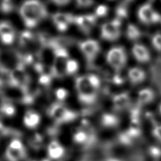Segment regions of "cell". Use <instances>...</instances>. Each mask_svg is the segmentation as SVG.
Listing matches in <instances>:
<instances>
[{
    "mask_svg": "<svg viewBox=\"0 0 161 161\" xmlns=\"http://www.w3.org/2000/svg\"><path fill=\"white\" fill-rule=\"evenodd\" d=\"M93 1H76L77 5L79 6H81V7H87V6H91V4L93 3Z\"/></svg>",
    "mask_w": 161,
    "mask_h": 161,
    "instance_id": "d590c367",
    "label": "cell"
},
{
    "mask_svg": "<svg viewBox=\"0 0 161 161\" xmlns=\"http://www.w3.org/2000/svg\"><path fill=\"white\" fill-rule=\"evenodd\" d=\"M79 68V64L75 60L69 59L66 65V74L72 75L75 74Z\"/></svg>",
    "mask_w": 161,
    "mask_h": 161,
    "instance_id": "4316f807",
    "label": "cell"
},
{
    "mask_svg": "<svg viewBox=\"0 0 161 161\" xmlns=\"http://www.w3.org/2000/svg\"><path fill=\"white\" fill-rule=\"evenodd\" d=\"M1 111L5 116H12L15 113V108L11 104L4 102L1 104Z\"/></svg>",
    "mask_w": 161,
    "mask_h": 161,
    "instance_id": "484cf974",
    "label": "cell"
},
{
    "mask_svg": "<svg viewBox=\"0 0 161 161\" xmlns=\"http://www.w3.org/2000/svg\"><path fill=\"white\" fill-rule=\"evenodd\" d=\"M116 13L118 16V19H119V20L123 18L127 17V15H128L127 9L125 6H119L117 8Z\"/></svg>",
    "mask_w": 161,
    "mask_h": 161,
    "instance_id": "d6a6232c",
    "label": "cell"
},
{
    "mask_svg": "<svg viewBox=\"0 0 161 161\" xmlns=\"http://www.w3.org/2000/svg\"><path fill=\"white\" fill-rule=\"evenodd\" d=\"M19 40L21 46L26 47L33 42L34 36L30 31H24L20 34Z\"/></svg>",
    "mask_w": 161,
    "mask_h": 161,
    "instance_id": "7402d4cb",
    "label": "cell"
},
{
    "mask_svg": "<svg viewBox=\"0 0 161 161\" xmlns=\"http://www.w3.org/2000/svg\"><path fill=\"white\" fill-rule=\"evenodd\" d=\"M157 110V113L159 114V116H161V101L158 104Z\"/></svg>",
    "mask_w": 161,
    "mask_h": 161,
    "instance_id": "f35d334b",
    "label": "cell"
},
{
    "mask_svg": "<svg viewBox=\"0 0 161 161\" xmlns=\"http://www.w3.org/2000/svg\"><path fill=\"white\" fill-rule=\"evenodd\" d=\"M151 44L153 49L161 53V33L157 32L154 33L151 38Z\"/></svg>",
    "mask_w": 161,
    "mask_h": 161,
    "instance_id": "d4e9b609",
    "label": "cell"
},
{
    "mask_svg": "<svg viewBox=\"0 0 161 161\" xmlns=\"http://www.w3.org/2000/svg\"><path fill=\"white\" fill-rule=\"evenodd\" d=\"M19 13L25 25L28 28L35 27L47 15L46 8L38 1L24 2L21 6Z\"/></svg>",
    "mask_w": 161,
    "mask_h": 161,
    "instance_id": "6da1fadb",
    "label": "cell"
},
{
    "mask_svg": "<svg viewBox=\"0 0 161 161\" xmlns=\"http://www.w3.org/2000/svg\"><path fill=\"white\" fill-rule=\"evenodd\" d=\"M48 154L52 159H58L65 153L64 148L56 140L52 141L47 147Z\"/></svg>",
    "mask_w": 161,
    "mask_h": 161,
    "instance_id": "e0dca14e",
    "label": "cell"
},
{
    "mask_svg": "<svg viewBox=\"0 0 161 161\" xmlns=\"http://www.w3.org/2000/svg\"><path fill=\"white\" fill-rule=\"evenodd\" d=\"M28 80V76L25 72L23 63L21 62H18L16 67L10 72L9 86L21 89L25 94L27 92Z\"/></svg>",
    "mask_w": 161,
    "mask_h": 161,
    "instance_id": "5b68a950",
    "label": "cell"
},
{
    "mask_svg": "<svg viewBox=\"0 0 161 161\" xmlns=\"http://www.w3.org/2000/svg\"><path fill=\"white\" fill-rule=\"evenodd\" d=\"M27 156L25 148H17L8 145L5 152V157L8 161H20Z\"/></svg>",
    "mask_w": 161,
    "mask_h": 161,
    "instance_id": "9a60e30c",
    "label": "cell"
},
{
    "mask_svg": "<svg viewBox=\"0 0 161 161\" xmlns=\"http://www.w3.org/2000/svg\"><path fill=\"white\" fill-rule=\"evenodd\" d=\"M151 135L158 143L161 144V122L153 121L151 126Z\"/></svg>",
    "mask_w": 161,
    "mask_h": 161,
    "instance_id": "44dd1931",
    "label": "cell"
},
{
    "mask_svg": "<svg viewBox=\"0 0 161 161\" xmlns=\"http://www.w3.org/2000/svg\"><path fill=\"white\" fill-rule=\"evenodd\" d=\"M157 96L156 91L151 87L141 89L137 94V103L139 106H147L152 104Z\"/></svg>",
    "mask_w": 161,
    "mask_h": 161,
    "instance_id": "8fae6325",
    "label": "cell"
},
{
    "mask_svg": "<svg viewBox=\"0 0 161 161\" xmlns=\"http://www.w3.org/2000/svg\"><path fill=\"white\" fill-rule=\"evenodd\" d=\"M0 34L1 36L8 34H14V31L10 24L6 21H2L0 25Z\"/></svg>",
    "mask_w": 161,
    "mask_h": 161,
    "instance_id": "83f0119b",
    "label": "cell"
},
{
    "mask_svg": "<svg viewBox=\"0 0 161 161\" xmlns=\"http://www.w3.org/2000/svg\"><path fill=\"white\" fill-rule=\"evenodd\" d=\"M31 161H50V160H48V159H45V158H44V159L40 160H31Z\"/></svg>",
    "mask_w": 161,
    "mask_h": 161,
    "instance_id": "ab89813d",
    "label": "cell"
},
{
    "mask_svg": "<svg viewBox=\"0 0 161 161\" xmlns=\"http://www.w3.org/2000/svg\"><path fill=\"white\" fill-rule=\"evenodd\" d=\"M96 22V15L86 14L75 17L74 23L85 33H88Z\"/></svg>",
    "mask_w": 161,
    "mask_h": 161,
    "instance_id": "4fadbf2b",
    "label": "cell"
},
{
    "mask_svg": "<svg viewBox=\"0 0 161 161\" xmlns=\"http://www.w3.org/2000/svg\"><path fill=\"white\" fill-rule=\"evenodd\" d=\"M1 40L3 43L6 45L11 44L14 40V34H8L1 35Z\"/></svg>",
    "mask_w": 161,
    "mask_h": 161,
    "instance_id": "836d02e7",
    "label": "cell"
},
{
    "mask_svg": "<svg viewBox=\"0 0 161 161\" xmlns=\"http://www.w3.org/2000/svg\"><path fill=\"white\" fill-rule=\"evenodd\" d=\"M160 26H161V21H160Z\"/></svg>",
    "mask_w": 161,
    "mask_h": 161,
    "instance_id": "60d3db41",
    "label": "cell"
},
{
    "mask_svg": "<svg viewBox=\"0 0 161 161\" xmlns=\"http://www.w3.org/2000/svg\"><path fill=\"white\" fill-rule=\"evenodd\" d=\"M75 17L70 13H57L53 14L52 20L57 28L60 31H64L67 29L70 23L75 21Z\"/></svg>",
    "mask_w": 161,
    "mask_h": 161,
    "instance_id": "7c38bea8",
    "label": "cell"
},
{
    "mask_svg": "<svg viewBox=\"0 0 161 161\" xmlns=\"http://www.w3.org/2000/svg\"><path fill=\"white\" fill-rule=\"evenodd\" d=\"M120 25L121 20L118 18L104 23L101 26V37L108 41L117 40L120 35Z\"/></svg>",
    "mask_w": 161,
    "mask_h": 161,
    "instance_id": "ba28073f",
    "label": "cell"
},
{
    "mask_svg": "<svg viewBox=\"0 0 161 161\" xmlns=\"http://www.w3.org/2000/svg\"><path fill=\"white\" fill-rule=\"evenodd\" d=\"M50 81H51V75L50 74H47L45 73L40 74L38 79V82L41 85L48 86L50 84Z\"/></svg>",
    "mask_w": 161,
    "mask_h": 161,
    "instance_id": "f546056e",
    "label": "cell"
},
{
    "mask_svg": "<svg viewBox=\"0 0 161 161\" xmlns=\"http://www.w3.org/2000/svg\"><path fill=\"white\" fill-rule=\"evenodd\" d=\"M80 50L89 62L92 61L99 52V43L92 39L82 42L79 45Z\"/></svg>",
    "mask_w": 161,
    "mask_h": 161,
    "instance_id": "9c48e42d",
    "label": "cell"
},
{
    "mask_svg": "<svg viewBox=\"0 0 161 161\" xmlns=\"http://www.w3.org/2000/svg\"><path fill=\"white\" fill-rule=\"evenodd\" d=\"M101 161H125V160L123 158L116 157L113 155H109V156H106Z\"/></svg>",
    "mask_w": 161,
    "mask_h": 161,
    "instance_id": "8d00e7d4",
    "label": "cell"
},
{
    "mask_svg": "<svg viewBox=\"0 0 161 161\" xmlns=\"http://www.w3.org/2000/svg\"><path fill=\"white\" fill-rule=\"evenodd\" d=\"M50 116L57 123H67L74 120L78 116L77 113L70 110L60 104H53L49 110Z\"/></svg>",
    "mask_w": 161,
    "mask_h": 161,
    "instance_id": "8992f818",
    "label": "cell"
},
{
    "mask_svg": "<svg viewBox=\"0 0 161 161\" xmlns=\"http://www.w3.org/2000/svg\"><path fill=\"white\" fill-rule=\"evenodd\" d=\"M137 16L139 20L145 25H160L161 21V13L148 2L145 3L139 7Z\"/></svg>",
    "mask_w": 161,
    "mask_h": 161,
    "instance_id": "277c9868",
    "label": "cell"
},
{
    "mask_svg": "<svg viewBox=\"0 0 161 161\" xmlns=\"http://www.w3.org/2000/svg\"><path fill=\"white\" fill-rule=\"evenodd\" d=\"M128 77L130 81L135 85H138L145 82L147 77L146 71L138 67H134L129 69Z\"/></svg>",
    "mask_w": 161,
    "mask_h": 161,
    "instance_id": "5bb4252c",
    "label": "cell"
},
{
    "mask_svg": "<svg viewBox=\"0 0 161 161\" xmlns=\"http://www.w3.org/2000/svg\"><path fill=\"white\" fill-rule=\"evenodd\" d=\"M148 153L152 158L158 161L161 158V146L158 145H150L148 147Z\"/></svg>",
    "mask_w": 161,
    "mask_h": 161,
    "instance_id": "cb8c5ba5",
    "label": "cell"
},
{
    "mask_svg": "<svg viewBox=\"0 0 161 161\" xmlns=\"http://www.w3.org/2000/svg\"><path fill=\"white\" fill-rule=\"evenodd\" d=\"M28 143H29V145L33 149L36 150H39L42 147L43 138L40 135L36 133L33 136L32 138H31L28 140Z\"/></svg>",
    "mask_w": 161,
    "mask_h": 161,
    "instance_id": "603a6c76",
    "label": "cell"
},
{
    "mask_svg": "<svg viewBox=\"0 0 161 161\" xmlns=\"http://www.w3.org/2000/svg\"><path fill=\"white\" fill-rule=\"evenodd\" d=\"M75 88L79 101L84 104L94 103L97 97V89L91 83L88 75L77 77Z\"/></svg>",
    "mask_w": 161,
    "mask_h": 161,
    "instance_id": "7a4b0ae2",
    "label": "cell"
},
{
    "mask_svg": "<svg viewBox=\"0 0 161 161\" xmlns=\"http://www.w3.org/2000/svg\"><path fill=\"white\" fill-rule=\"evenodd\" d=\"M39 114L32 110H29L26 112L23 117V123L25 125L29 128H35L40 122Z\"/></svg>",
    "mask_w": 161,
    "mask_h": 161,
    "instance_id": "ac0fdd59",
    "label": "cell"
},
{
    "mask_svg": "<svg viewBox=\"0 0 161 161\" xmlns=\"http://www.w3.org/2000/svg\"><path fill=\"white\" fill-rule=\"evenodd\" d=\"M108 11V8L104 4H100L99 5L95 11V15L97 16H105Z\"/></svg>",
    "mask_w": 161,
    "mask_h": 161,
    "instance_id": "4dcf8cb0",
    "label": "cell"
},
{
    "mask_svg": "<svg viewBox=\"0 0 161 161\" xmlns=\"http://www.w3.org/2000/svg\"><path fill=\"white\" fill-rule=\"evenodd\" d=\"M130 104V98L128 92H122L113 97V108L116 111H121L127 108Z\"/></svg>",
    "mask_w": 161,
    "mask_h": 161,
    "instance_id": "2e32d148",
    "label": "cell"
},
{
    "mask_svg": "<svg viewBox=\"0 0 161 161\" xmlns=\"http://www.w3.org/2000/svg\"><path fill=\"white\" fill-rule=\"evenodd\" d=\"M108 63L116 70H119L125 65L127 60L126 52L122 47H115L111 48L107 53Z\"/></svg>",
    "mask_w": 161,
    "mask_h": 161,
    "instance_id": "52a82bcc",
    "label": "cell"
},
{
    "mask_svg": "<svg viewBox=\"0 0 161 161\" xmlns=\"http://www.w3.org/2000/svg\"><path fill=\"white\" fill-rule=\"evenodd\" d=\"M135 59L140 64H148L152 60V54L148 48L142 43H135L131 49Z\"/></svg>",
    "mask_w": 161,
    "mask_h": 161,
    "instance_id": "30bf717a",
    "label": "cell"
},
{
    "mask_svg": "<svg viewBox=\"0 0 161 161\" xmlns=\"http://www.w3.org/2000/svg\"><path fill=\"white\" fill-rule=\"evenodd\" d=\"M69 60L67 50L55 42L54 58L50 69L52 75L58 78L63 77L66 73V65Z\"/></svg>",
    "mask_w": 161,
    "mask_h": 161,
    "instance_id": "3957f363",
    "label": "cell"
},
{
    "mask_svg": "<svg viewBox=\"0 0 161 161\" xmlns=\"http://www.w3.org/2000/svg\"><path fill=\"white\" fill-rule=\"evenodd\" d=\"M126 36L129 40L136 41L142 36V32L136 25L129 24L126 28Z\"/></svg>",
    "mask_w": 161,
    "mask_h": 161,
    "instance_id": "ffe728a7",
    "label": "cell"
},
{
    "mask_svg": "<svg viewBox=\"0 0 161 161\" xmlns=\"http://www.w3.org/2000/svg\"><path fill=\"white\" fill-rule=\"evenodd\" d=\"M53 3L58 6H64L68 4L69 3H70V1H53Z\"/></svg>",
    "mask_w": 161,
    "mask_h": 161,
    "instance_id": "74e56055",
    "label": "cell"
},
{
    "mask_svg": "<svg viewBox=\"0 0 161 161\" xmlns=\"http://www.w3.org/2000/svg\"><path fill=\"white\" fill-rule=\"evenodd\" d=\"M89 79L91 82V83L92 84V85L95 87L96 89H97L99 86H100V80L99 79V77L94 74H90V75H87Z\"/></svg>",
    "mask_w": 161,
    "mask_h": 161,
    "instance_id": "e575fe53",
    "label": "cell"
},
{
    "mask_svg": "<svg viewBox=\"0 0 161 161\" xmlns=\"http://www.w3.org/2000/svg\"><path fill=\"white\" fill-rule=\"evenodd\" d=\"M14 8V4L11 1L8 0H4L1 2V11L4 13H9Z\"/></svg>",
    "mask_w": 161,
    "mask_h": 161,
    "instance_id": "f1b7e54d",
    "label": "cell"
},
{
    "mask_svg": "<svg viewBox=\"0 0 161 161\" xmlns=\"http://www.w3.org/2000/svg\"><path fill=\"white\" fill-rule=\"evenodd\" d=\"M68 95V92L64 88H58L55 91V96L59 101L64 100Z\"/></svg>",
    "mask_w": 161,
    "mask_h": 161,
    "instance_id": "1f68e13d",
    "label": "cell"
},
{
    "mask_svg": "<svg viewBox=\"0 0 161 161\" xmlns=\"http://www.w3.org/2000/svg\"><path fill=\"white\" fill-rule=\"evenodd\" d=\"M119 123L117 116L110 113H104L101 118V124L106 128H113L116 126Z\"/></svg>",
    "mask_w": 161,
    "mask_h": 161,
    "instance_id": "d6986e66",
    "label": "cell"
}]
</instances>
